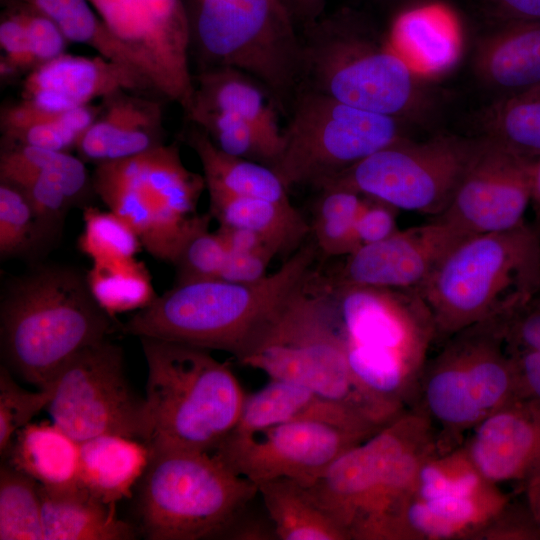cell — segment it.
Returning a JSON list of instances; mask_svg holds the SVG:
<instances>
[{"mask_svg":"<svg viewBox=\"0 0 540 540\" xmlns=\"http://www.w3.org/2000/svg\"><path fill=\"white\" fill-rule=\"evenodd\" d=\"M314 243L274 273L250 283L222 279L176 284L122 325L125 334L221 350L240 363L253 351L286 298L313 272Z\"/></svg>","mask_w":540,"mask_h":540,"instance_id":"cell-1","label":"cell"},{"mask_svg":"<svg viewBox=\"0 0 540 540\" xmlns=\"http://www.w3.org/2000/svg\"><path fill=\"white\" fill-rule=\"evenodd\" d=\"M114 324L86 275L67 266L37 267L15 278L1 298V349L7 368L39 390L51 388L79 351L107 339Z\"/></svg>","mask_w":540,"mask_h":540,"instance_id":"cell-2","label":"cell"},{"mask_svg":"<svg viewBox=\"0 0 540 540\" xmlns=\"http://www.w3.org/2000/svg\"><path fill=\"white\" fill-rule=\"evenodd\" d=\"M437 452L429 420L408 409L342 453L307 488L350 540H383L422 464Z\"/></svg>","mask_w":540,"mask_h":540,"instance_id":"cell-3","label":"cell"},{"mask_svg":"<svg viewBox=\"0 0 540 540\" xmlns=\"http://www.w3.org/2000/svg\"><path fill=\"white\" fill-rule=\"evenodd\" d=\"M327 287L355 380L367 394L396 413L410 409L435 341L433 319L419 292Z\"/></svg>","mask_w":540,"mask_h":540,"instance_id":"cell-4","label":"cell"},{"mask_svg":"<svg viewBox=\"0 0 540 540\" xmlns=\"http://www.w3.org/2000/svg\"><path fill=\"white\" fill-rule=\"evenodd\" d=\"M305 88L403 121L431 103L418 75L359 12L341 8L303 27Z\"/></svg>","mask_w":540,"mask_h":540,"instance_id":"cell-5","label":"cell"},{"mask_svg":"<svg viewBox=\"0 0 540 540\" xmlns=\"http://www.w3.org/2000/svg\"><path fill=\"white\" fill-rule=\"evenodd\" d=\"M417 291L432 316L435 341L511 315L540 293V222L461 240Z\"/></svg>","mask_w":540,"mask_h":540,"instance_id":"cell-6","label":"cell"},{"mask_svg":"<svg viewBox=\"0 0 540 540\" xmlns=\"http://www.w3.org/2000/svg\"><path fill=\"white\" fill-rule=\"evenodd\" d=\"M147 363L152 449L214 452L234 429L246 394L207 349L140 337Z\"/></svg>","mask_w":540,"mask_h":540,"instance_id":"cell-7","label":"cell"},{"mask_svg":"<svg viewBox=\"0 0 540 540\" xmlns=\"http://www.w3.org/2000/svg\"><path fill=\"white\" fill-rule=\"evenodd\" d=\"M241 364L270 378L308 387L378 427L401 414L376 401L355 380L338 332L331 292L314 271L287 297Z\"/></svg>","mask_w":540,"mask_h":540,"instance_id":"cell-8","label":"cell"},{"mask_svg":"<svg viewBox=\"0 0 540 540\" xmlns=\"http://www.w3.org/2000/svg\"><path fill=\"white\" fill-rule=\"evenodd\" d=\"M509 316L456 332L427 358L411 409L429 420L440 453L461 446L481 421L520 399L506 340Z\"/></svg>","mask_w":540,"mask_h":540,"instance_id":"cell-9","label":"cell"},{"mask_svg":"<svg viewBox=\"0 0 540 540\" xmlns=\"http://www.w3.org/2000/svg\"><path fill=\"white\" fill-rule=\"evenodd\" d=\"M137 485L136 509L149 540L221 538L258 495L257 484L214 452L152 449Z\"/></svg>","mask_w":540,"mask_h":540,"instance_id":"cell-10","label":"cell"},{"mask_svg":"<svg viewBox=\"0 0 540 540\" xmlns=\"http://www.w3.org/2000/svg\"><path fill=\"white\" fill-rule=\"evenodd\" d=\"M92 189L153 257L171 262L193 227L204 177L183 163L176 143L96 164Z\"/></svg>","mask_w":540,"mask_h":540,"instance_id":"cell-11","label":"cell"},{"mask_svg":"<svg viewBox=\"0 0 540 540\" xmlns=\"http://www.w3.org/2000/svg\"><path fill=\"white\" fill-rule=\"evenodd\" d=\"M191 43L207 67L239 69L285 102L301 84L302 46L280 0H196Z\"/></svg>","mask_w":540,"mask_h":540,"instance_id":"cell-12","label":"cell"},{"mask_svg":"<svg viewBox=\"0 0 540 540\" xmlns=\"http://www.w3.org/2000/svg\"><path fill=\"white\" fill-rule=\"evenodd\" d=\"M405 121L358 109L304 88L282 130L271 166L289 189L315 187L387 145L405 138Z\"/></svg>","mask_w":540,"mask_h":540,"instance_id":"cell-13","label":"cell"},{"mask_svg":"<svg viewBox=\"0 0 540 540\" xmlns=\"http://www.w3.org/2000/svg\"><path fill=\"white\" fill-rule=\"evenodd\" d=\"M481 137L437 135L399 139L317 188L335 186L383 201L398 210L441 214L475 156Z\"/></svg>","mask_w":540,"mask_h":540,"instance_id":"cell-14","label":"cell"},{"mask_svg":"<svg viewBox=\"0 0 540 540\" xmlns=\"http://www.w3.org/2000/svg\"><path fill=\"white\" fill-rule=\"evenodd\" d=\"M47 406L51 421L78 443L118 435L148 444L145 398L132 391L123 350L107 339L85 347L59 371Z\"/></svg>","mask_w":540,"mask_h":540,"instance_id":"cell-15","label":"cell"},{"mask_svg":"<svg viewBox=\"0 0 540 540\" xmlns=\"http://www.w3.org/2000/svg\"><path fill=\"white\" fill-rule=\"evenodd\" d=\"M88 2L154 93L186 111L194 81L189 67L190 17L182 0Z\"/></svg>","mask_w":540,"mask_h":540,"instance_id":"cell-16","label":"cell"},{"mask_svg":"<svg viewBox=\"0 0 540 540\" xmlns=\"http://www.w3.org/2000/svg\"><path fill=\"white\" fill-rule=\"evenodd\" d=\"M368 437L329 423L291 421L230 433L214 453L256 484L286 477L310 487L342 453Z\"/></svg>","mask_w":540,"mask_h":540,"instance_id":"cell-17","label":"cell"},{"mask_svg":"<svg viewBox=\"0 0 540 540\" xmlns=\"http://www.w3.org/2000/svg\"><path fill=\"white\" fill-rule=\"evenodd\" d=\"M534 161L481 136L451 201L433 218L464 238L521 225L531 202Z\"/></svg>","mask_w":540,"mask_h":540,"instance_id":"cell-18","label":"cell"},{"mask_svg":"<svg viewBox=\"0 0 540 540\" xmlns=\"http://www.w3.org/2000/svg\"><path fill=\"white\" fill-rule=\"evenodd\" d=\"M465 239L447 223H429L398 229L388 238L361 246L329 277L331 288L379 287L418 290L442 258Z\"/></svg>","mask_w":540,"mask_h":540,"instance_id":"cell-19","label":"cell"},{"mask_svg":"<svg viewBox=\"0 0 540 540\" xmlns=\"http://www.w3.org/2000/svg\"><path fill=\"white\" fill-rule=\"evenodd\" d=\"M480 474L524 490L540 479V406L518 399L489 415L463 442Z\"/></svg>","mask_w":540,"mask_h":540,"instance_id":"cell-20","label":"cell"},{"mask_svg":"<svg viewBox=\"0 0 540 540\" xmlns=\"http://www.w3.org/2000/svg\"><path fill=\"white\" fill-rule=\"evenodd\" d=\"M119 90L154 93L139 72L124 64L100 55L64 53L30 70L22 81L20 96L40 108L65 111Z\"/></svg>","mask_w":540,"mask_h":540,"instance_id":"cell-21","label":"cell"},{"mask_svg":"<svg viewBox=\"0 0 540 540\" xmlns=\"http://www.w3.org/2000/svg\"><path fill=\"white\" fill-rule=\"evenodd\" d=\"M163 112L158 99L119 90L100 102L99 112L79 138L83 161L100 164L135 156L164 144Z\"/></svg>","mask_w":540,"mask_h":540,"instance_id":"cell-22","label":"cell"},{"mask_svg":"<svg viewBox=\"0 0 540 540\" xmlns=\"http://www.w3.org/2000/svg\"><path fill=\"white\" fill-rule=\"evenodd\" d=\"M510 500L492 483L469 495L419 498L411 493L393 523L390 540L476 539Z\"/></svg>","mask_w":540,"mask_h":540,"instance_id":"cell-23","label":"cell"},{"mask_svg":"<svg viewBox=\"0 0 540 540\" xmlns=\"http://www.w3.org/2000/svg\"><path fill=\"white\" fill-rule=\"evenodd\" d=\"M291 421L329 423L364 436H371L382 428L308 387L270 378L263 388L245 396L239 419L230 433L246 434Z\"/></svg>","mask_w":540,"mask_h":540,"instance_id":"cell-24","label":"cell"},{"mask_svg":"<svg viewBox=\"0 0 540 540\" xmlns=\"http://www.w3.org/2000/svg\"><path fill=\"white\" fill-rule=\"evenodd\" d=\"M475 72L496 100L540 86V21L497 23L475 56Z\"/></svg>","mask_w":540,"mask_h":540,"instance_id":"cell-25","label":"cell"},{"mask_svg":"<svg viewBox=\"0 0 540 540\" xmlns=\"http://www.w3.org/2000/svg\"><path fill=\"white\" fill-rule=\"evenodd\" d=\"M43 540H131L134 528L79 482L64 487L39 483Z\"/></svg>","mask_w":540,"mask_h":540,"instance_id":"cell-26","label":"cell"},{"mask_svg":"<svg viewBox=\"0 0 540 540\" xmlns=\"http://www.w3.org/2000/svg\"><path fill=\"white\" fill-rule=\"evenodd\" d=\"M388 41L402 59L423 78L440 75L454 66L461 52V36L453 15L429 4L400 13Z\"/></svg>","mask_w":540,"mask_h":540,"instance_id":"cell-27","label":"cell"},{"mask_svg":"<svg viewBox=\"0 0 540 540\" xmlns=\"http://www.w3.org/2000/svg\"><path fill=\"white\" fill-rule=\"evenodd\" d=\"M147 444L118 435L80 443L78 481L106 503L131 498L150 460Z\"/></svg>","mask_w":540,"mask_h":540,"instance_id":"cell-28","label":"cell"},{"mask_svg":"<svg viewBox=\"0 0 540 540\" xmlns=\"http://www.w3.org/2000/svg\"><path fill=\"white\" fill-rule=\"evenodd\" d=\"M194 93L185 113L221 112L242 117L282 141L274 102L258 80L232 67L202 68L194 77Z\"/></svg>","mask_w":540,"mask_h":540,"instance_id":"cell-29","label":"cell"},{"mask_svg":"<svg viewBox=\"0 0 540 540\" xmlns=\"http://www.w3.org/2000/svg\"><path fill=\"white\" fill-rule=\"evenodd\" d=\"M208 192L209 213L219 225L253 233L276 255L294 253L310 232V225L292 203Z\"/></svg>","mask_w":540,"mask_h":540,"instance_id":"cell-30","label":"cell"},{"mask_svg":"<svg viewBox=\"0 0 540 540\" xmlns=\"http://www.w3.org/2000/svg\"><path fill=\"white\" fill-rule=\"evenodd\" d=\"M184 141L201 162L208 191L291 203L287 187L269 166L222 151L194 124L185 131Z\"/></svg>","mask_w":540,"mask_h":540,"instance_id":"cell-31","label":"cell"},{"mask_svg":"<svg viewBox=\"0 0 540 540\" xmlns=\"http://www.w3.org/2000/svg\"><path fill=\"white\" fill-rule=\"evenodd\" d=\"M80 443L51 422L29 423L13 438L5 462L47 487L78 483Z\"/></svg>","mask_w":540,"mask_h":540,"instance_id":"cell-32","label":"cell"},{"mask_svg":"<svg viewBox=\"0 0 540 540\" xmlns=\"http://www.w3.org/2000/svg\"><path fill=\"white\" fill-rule=\"evenodd\" d=\"M100 104L51 111L26 100L4 105L0 112L2 141L69 152L96 118Z\"/></svg>","mask_w":540,"mask_h":540,"instance_id":"cell-33","label":"cell"},{"mask_svg":"<svg viewBox=\"0 0 540 540\" xmlns=\"http://www.w3.org/2000/svg\"><path fill=\"white\" fill-rule=\"evenodd\" d=\"M257 487L278 540H350L299 482L283 477Z\"/></svg>","mask_w":540,"mask_h":540,"instance_id":"cell-34","label":"cell"},{"mask_svg":"<svg viewBox=\"0 0 540 540\" xmlns=\"http://www.w3.org/2000/svg\"><path fill=\"white\" fill-rule=\"evenodd\" d=\"M30 6L49 18L69 42L89 46L106 59L139 72L128 51L109 32L88 0H2Z\"/></svg>","mask_w":540,"mask_h":540,"instance_id":"cell-35","label":"cell"},{"mask_svg":"<svg viewBox=\"0 0 540 540\" xmlns=\"http://www.w3.org/2000/svg\"><path fill=\"white\" fill-rule=\"evenodd\" d=\"M484 137L514 153L536 160L540 157V86L496 100L483 119Z\"/></svg>","mask_w":540,"mask_h":540,"instance_id":"cell-36","label":"cell"},{"mask_svg":"<svg viewBox=\"0 0 540 540\" xmlns=\"http://www.w3.org/2000/svg\"><path fill=\"white\" fill-rule=\"evenodd\" d=\"M86 278L93 296L112 317L140 310L157 297L147 268L135 257L93 261Z\"/></svg>","mask_w":540,"mask_h":540,"instance_id":"cell-37","label":"cell"},{"mask_svg":"<svg viewBox=\"0 0 540 540\" xmlns=\"http://www.w3.org/2000/svg\"><path fill=\"white\" fill-rule=\"evenodd\" d=\"M320 190L310 225L314 244L326 257L347 256L358 248L356 223L364 196L335 186Z\"/></svg>","mask_w":540,"mask_h":540,"instance_id":"cell-38","label":"cell"},{"mask_svg":"<svg viewBox=\"0 0 540 540\" xmlns=\"http://www.w3.org/2000/svg\"><path fill=\"white\" fill-rule=\"evenodd\" d=\"M0 539L43 540L39 483L7 462L0 468Z\"/></svg>","mask_w":540,"mask_h":540,"instance_id":"cell-39","label":"cell"},{"mask_svg":"<svg viewBox=\"0 0 540 540\" xmlns=\"http://www.w3.org/2000/svg\"><path fill=\"white\" fill-rule=\"evenodd\" d=\"M190 123L202 129L222 151L271 168L282 141L242 117L221 112H190Z\"/></svg>","mask_w":540,"mask_h":540,"instance_id":"cell-40","label":"cell"},{"mask_svg":"<svg viewBox=\"0 0 540 540\" xmlns=\"http://www.w3.org/2000/svg\"><path fill=\"white\" fill-rule=\"evenodd\" d=\"M211 214H199L171 263L176 284L220 279L226 260V246L217 232L209 230Z\"/></svg>","mask_w":540,"mask_h":540,"instance_id":"cell-41","label":"cell"},{"mask_svg":"<svg viewBox=\"0 0 540 540\" xmlns=\"http://www.w3.org/2000/svg\"><path fill=\"white\" fill-rule=\"evenodd\" d=\"M80 250L93 261L133 258L142 244L134 230L113 212L87 207Z\"/></svg>","mask_w":540,"mask_h":540,"instance_id":"cell-42","label":"cell"},{"mask_svg":"<svg viewBox=\"0 0 540 540\" xmlns=\"http://www.w3.org/2000/svg\"><path fill=\"white\" fill-rule=\"evenodd\" d=\"M43 245L33 208L25 193L0 181L1 259L27 254Z\"/></svg>","mask_w":540,"mask_h":540,"instance_id":"cell-43","label":"cell"},{"mask_svg":"<svg viewBox=\"0 0 540 540\" xmlns=\"http://www.w3.org/2000/svg\"><path fill=\"white\" fill-rule=\"evenodd\" d=\"M217 232L226 246V260L220 279L250 283L267 276V267L276 253L253 233L219 225Z\"/></svg>","mask_w":540,"mask_h":540,"instance_id":"cell-44","label":"cell"},{"mask_svg":"<svg viewBox=\"0 0 540 540\" xmlns=\"http://www.w3.org/2000/svg\"><path fill=\"white\" fill-rule=\"evenodd\" d=\"M53 388L35 392L19 386L7 366L0 368V454L4 457L17 432L47 408Z\"/></svg>","mask_w":540,"mask_h":540,"instance_id":"cell-45","label":"cell"},{"mask_svg":"<svg viewBox=\"0 0 540 540\" xmlns=\"http://www.w3.org/2000/svg\"><path fill=\"white\" fill-rule=\"evenodd\" d=\"M1 60L0 73L2 78H11L19 73L26 74L35 68L27 32L22 15L14 4H7L0 20Z\"/></svg>","mask_w":540,"mask_h":540,"instance_id":"cell-46","label":"cell"},{"mask_svg":"<svg viewBox=\"0 0 540 540\" xmlns=\"http://www.w3.org/2000/svg\"><path fill=\"white\" fill-rule=\"evenodd\" d=\"M7 4L16 5L22 15L36 66L65 53L69 41L55 23L28 5L19 2Z\"/></svg>","mask_w":540,"mask_h":540,"instance_id":"cell-47","label":"cell"},{"mask_svg":"<svg viewBox=\"0 0 540 540\" xmlns=\"http://www.w3.org/2000/svg\"><path fill=\"white\" fill-rule=\"evenodd\" d=\"M397 211L398 209L383 201L364 196L356 223L358 248L379 242L394 234L398 230Z\"/></svg>","mask_w":540,"mask_h":540,"instance_id":"cell-48","label":"cell"},{"mask_svg":"<svg viewBox=\"0 0 540 540\" xmlns=\"http://www.w3.org/2000/svg\"><path fill=\"white\" fill-rule=\"evenodd\" d=\"M476 539H540V529L527 504L518 508L510 500Z\"/></svg>","mask_w":540,"mask_h":540,"instance_id":"cell-49","label":"cell"},{"mask_svg":"<svg viewBox=\"0 0 540 540\" xmlns=\"http://www.w3.org/2000/svg\"><path fill=\"white\" fill-rule=\"evenodd\" d=\"M506 340L509 349L540 350V293L508 317Z\"/></svg>","mask_w":540,"mask_h":540,"instance_id":"cell-50","label":"cell"},{"mask_svg":"<svg viewBox=\"0 0 540 540\" xmlns=\"http://www.w3.org/2000/svg\"><path fill=\"white\" fill-rule=\"evenodd\" d=\"M509 350L516 371L519 398L540 406V350Z\"/></svg>","mask_w":540,"mask_h":540,"instance_id":"cell-51","label":"cell"},{"mask_svg":"<svg viewBox=\"0 0 540 540\" xmlns=\"http://www.w3.org/2000/svg\"><path fill=\"white\" fill-rule=\"evenodd\" d=\"M253 501V500H252ZM251 501V502H252ZM250 502V503H251ZM248 503L232 520L222 535V539L273 540L278 539L270 517H260L249 511Z\"/></svg>","mask_w":540,"mask_h":540,"instance_id":"cell-52","label":"cell"},{"mask_svg":"<svg viewBox=\"0 0 540 540\" xmlns=\"http://www.w3.org/2000/svg\"><path fill=\"white\" fill-rule=\"evenodd\" d=\"M483 3L496 23L540 21V0H483Z\"/></svg>","mask_w":540,"mask_h":540,"instance_id":"cell-53","label":"cell"},{"mask_svg":"<svg viewBox=\"0 0 540 540\" xmlns=\"http://www.w3.org/2000/svg\"><path fill=\"white\" fill-rule=\"evenodd\" d=\"M292 21L302 28L324 14L327 0H280Z\"/></svg>","mask_w":540,"mask_h":540,"instance_id":"cell-54","label":"cell"},{"mask_svg":"<svg viewBox=\"0 0 540 540\" xmlns=\"http://www.w3.org/2000/svg\"><path fill=\"white\" fill-rule=\"evenodd\" d=\"M526 504L540 529V479L525 490Z\"/></svg>","mask_w":540,"mask_h":540,"instance_id":"cell-55","label":"cell"},{"mask_svg":"<svg viewBox=\"0 0 540 540\" xmlns=\"http://www.w3.org/2000/svg\"><path fill=\"white\" fill-rule=\"evenodd\" d=\"M531 202L540 222V157L534 161L533 165Z\"/></svg>","mask_w":540,"mask_h":540,"instance_id":"cell-56","label":"cell"},{"mask_svg":"<svg viewBox=\"0 0 540 540\" xmlns=\"http://www.w3.org/2000/svg\"><path fill=\"white\" fill-rule=\"evenodd\" d=\"M374 1H377V2H380V3H385V4H392V3H396V2H399V1H402V0H374Z\"/></svg>","mask_w":540,"mask_h":540,"instance_id":"cell-57","label":"cell"}]
</instances>
